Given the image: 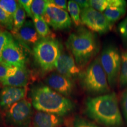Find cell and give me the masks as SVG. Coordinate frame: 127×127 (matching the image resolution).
<instances>
[{
    "mask_svg": "<svg viewBox=\"0 0 127 127\" xmlns=\"http://www.w3.org/2000/svg\"><path fill=\"white\" fill-rule=\"evenodd\" d=\"M27 58L20 44L12 38L5 46L2 54V62L17 67L26 66Z\"/></svg>",
    "mask_w": 127,
    "mask_h": 127,
    "instance_id": "10",
    "label": "cell"
},
{
    "mask_svg": "<svg viewBox=\"0 0 127 127\" xmlns=\"http://www.w3.org/2000/svg\"><path fill=\"white\" fill-rule=\"evenodd\" d=\"M121 106L124 118L127 125V88L125 89L121 95Z\"/></svg>",
    "mask_w": 127,
    "mask_h": 127,
    "instance_id": "30",
    "label": "cell"
},
{
    "mask_svg": "<svg viewBox=\"0 0 127 127\" xmlns=\"http://www.w3.org/2000/svg\"><path fill=\"white\" fill-rule=\"evenodd\" d=\"M32 20L36 31L41 38H54V35L51 32L48 25L44 20L43 17L34 16Z\"/></svg>",
    "mask_w": 127,
    "mask_h": 127,
    "instance_id": "18",
    "label": "cell"
},
{
    "mask_svg": "<svg viewBox=\"0 0 127 127\" xmlns=\"http://www.w3.org/2000/svg\"><path fill=\"white\" fill-rule=\"evenodd\" d=\"M33 55L36 63L45 72L55 69L61 52L59 42L54 38H41L33 47Z\"/></svg>",
    "mask_w": 127,
    "mask_h": 127,
    "instance_id": "5",
    "label": "cell"
},
{
    "mask_svg": "<svg viewBox=\"0 0 127 127\" xmlns=\"http://www.w3.org/2000/svg\"><path fill=\"white\" fill-rule=\"evenodd\" d=\"M48 87L63 96H69L74 88L72 79L65 77L58 72L51 74L45 79Z\"/></svg>",
    "mask_w": 127,
    "mask_h": 127,
    "instance_id": "12",
    "label": "cell"
},
{
    "mask_svg": "<svg viewBox=\"0 0 127 127\" xmlns=\"http://www.w3.org/2000/svg\"><path fill=\"white\" fill-rule=\"evenodd\" d=\"M127 5L121 6H114L107 8L104 12V15L111 23L113 24L120 20L125 15Z\"/></svg>",
    "mask_w": 127,
    "mask_h": 127,
    "instance_id": "19",
    "label": "cell"
},
{
    "mask_svg": "<svg viewBox=\"0 0 127 127\" xmlns=\"http://www.w3.org/2000/svg\"><path fill=\"white\" fill-rule=\"evenodd\" d=\"M12 37V35L9 32L4 31L0 32V63L2 62V54L5 46L9 42Z\"/></svg>",
    "mask_w": 127,
    "mask_h": 127,
    "instance_id": "27",
    "label": "cell"
},
{
    "mask_svg": "<svg viewBox=\"0 0 127 127\" xmlns=\"http://www.w3.org/2000/svg\"><path fill=\"white\" fill-rule=\"evenodd\" d=\"M68 11L71 20L76 27H79L82 24L81 21V10L75 1H69L68 2Z\"/></svg>",
    "mask_w": 127,
    "mask_h": 127,
    "instance_id": "21",
    "label": "cell"
},
{
    "mask_svg": "<svg viewBox=\"0 0 127 127\" xmlns=\"http://www.w3.org/2000/svg\"><path fill=\"white\" fill-rule=\"evenodd\" d=\"M43 18L55 30L68 29L72 25V20L68 12L57 7L51 1H48Z\"/></svg>",
    "mask_w": 127,
    "mask_h": 127,
    "instance_id": "9",
    "label": "cell"
},
{
    "mask_svg": "<svg viewBox=\"0 0 127 127\" xmlns=\"http://www.w3.org/2000/svg\"><path fill=\"white\" fill-rule=\"evenodd\" d=\"M90 4V7L101 12H104L107 8L114 6L127 5L124 0H91Z\"/></svg>",
    "mask_w": 127,
    "mask_h": 127,
    "instance_id": "17",
    "label": "cell"
},
{
    "mask_svg": "<svg viewBox=\"0 0 127 127\" xmlns=\"http://www.w3.org/2000/svg\"><path fill=\"white\" fill-rule=\"evenodd\" d=\"M72 127H99L93 122L82 118L80 117H76L73 120Z\"/></svg>",
    "mask_w": 127,
    "mask_h": 127,
    "instance_id": "28",
    "label": "cell"
},
{
    "mask_svg": "<svg viewBox=\"0 0 127 127\" xmlns=\"http://www.w3.org/2000/svg\"><path fill=\"white\" fill-rule=\"evenodd\" d=\"M64 123L63 117L42 111H37L33 118L34 127H60Z\"/></svg>",
    "mask_w": 127,
    "mask_h": 127,
    "instance_id": "15",
    "label": "cell"
},
{
    "mask_svg": "<svg viewBox=\"0 0 127 127\" xmlns=\"http://www.w3.org/2000/svg\"><path fill=\"white\" fill-rule=\"evenodd\" d=\"M55 69L58 73L70 79L79 77L81 73V69L77 66L72 55L62 50Z\"/></svg>",
    "mask_w": 127,
    "mask_h": 127,
    "instance_id": "11",
    "label": "cell"
},
{
    "mask_svg": "<svg viewBox=\"0 0 127 127\" xmlns=\"http://www.w3.org/2000/svg\"><path fill=\"white\" fill-rule=\"evenodd\" d=\"M15 36L21 44H23L25 47H28L30 45L34 46L41 38L36 31L33 21L32 22L30 20L25 21L23 27Z\"/></svg>",
    "mask_w": 127,
    "mask_h": 127,
    "instance_id": "14",
    "label": "cell"
},
{
    "mask_svg": "<svg viewBox=\"0 0 127 127\" xmlns=\"http://www.w3.org/2000/svg\"><path fill=\"white\" fill-rule=\"evenodd\" d=\"M18 67L14 66L7 64L0 63V80L14 75Z\"/></svg>",
    "mask_w": 127,
    "mask_h": 127,
    "instance_id": "26",
    "label": "cell"
},
{
    "mask_svg": "<svg viewBox=\"0 0 127 127\" xmlns=\"http://www.w3.org/2000/svg\"><path fill=\"white\" fill-rule=\"evenodd\" d=\"M48 3L47 0H34L31 6V12L34 16L43 17Z\"/></svg>",
    "mask_w": 127,
    "mask_h": 127,
    "instance_id": "23",
    "label": "cell"
},
{
    "mask_svg": "<svg viewBox=\"0 0 127 127\" xmlns=\"http://www.w3.org/2000/svg\"><path fill=\"white\" fill-rule=\"evenodd\" d=\"M26 93V88L5 86L0 91V107L8 109L15 103L24 99Z\"/></svg>",
    "mask_w": 127,
    "mask_h": 127,
    "instance_id": "13",
    "label": "cell"
},
{
    "mask_svg": "<svg viewBox=\"0 0 127 127\" xmlns=\"http://www.w3.org/2000/svg\"><path fill=\"white\" fill-rule=\"evenodd\" d=\"M75 1L78 5L81 11L83 10V9L91 7H90V1H87V0H77V1Z\"/></svg>",
    "mask_w": 127,
    "mask_h": 127,
    "instance_id": "33",
    "label": "cell"
},
{
    "mask_svg": "<svg viewBox=\"0 0 127 127\" xmlns=\"http://www.w3.org/2000/svg\"><path fill=\"white\" fill-rule=\"evenodd\" d=\"M99 58L109 87L115 88L118 83L121 65V54L118 48L113 45L107 46L103 49Z\"/></svg>",
    "mask_w": 127,
    "mask_h": 127,
    "instance_id": "6",
    "label": "cell"
},
{
    "mask_svg": "<svg viewBox=\"0 0 127 127\" xmlns=\"http://www.w3.org/2000/svg\"><path fill=\"white\" fill-rule=\"evenodd\" d=\"M82 88L93 95H104L110 93L107 75L103 69L99 58H95L88 64L79 75Z\"/></svg>",
    "mask_w": 127,
    "mask_h": 127,
    "instance_id": "4",
    "label": "cell"
},
{
    "mask_svg": "<svg viewBox=\"0 0 127 127\" xmlns=\"http://www.w3.org/2000/svg\"><path fill=\"white\" fill-rule=\"evenodd\" d=\"M51 2L60 8L64 9L65 11L68 9V2L66 1H65V0H52Z\"/></svg>",
    "mask_w": 127,
    "mask_h": 127,
    "instance_id": "32",
    "label": "cell"
},
{
    "mask_svg": "<svg viewBox=\"0 0 127 127\" xmlns=\"http://www.w3.org/2000/svg\"><path fill=\"white\" fill-rule=\"evenodd\" d=\"M32 0H20L18 1L19 4L23 7L25 12L27 14L28 17L33 18V15L31 12V6L32 4Z\"/></svg>",
    "mask_w": 127,
    "mask_h": 127,
    "instance_id": "31",
    "label": "cell"
},
{
    "mask_svg": "<svg viewBox=\"0 0 127 127\" xmlns=\"http://www.w3.org/2000/svg\"><path fill=\"white\" fill-rule=\"evenodd\" d=\"M18 2L14 0H0V7L9 15L14 17L17 8Z\"/></svg>",
    "mask_w": 127,
    "mask_h": 127,
    "instance_id": "24",
    "label": "cell"
},
{
    "mask_svg": "<svg viewBox=\"0 0 127 127\" xmlns=\"http://www.w3.org/2000/svg\"><path fill=\"white\" fill-rule=\"evenodd\" d=\"M30 79V71L26 66L18 67L14 75L0 80V83L4 86L26 88Z\"/></svg>",
    "mask_w": 127,
    "mask_h": 127,
    "instance_id": "16",
    "label": "cell"
},
{
    "mask_svg": "<svg viewBox=\"0 0 127 127\" xmlns=\"http://www.w3.org/2000/svg\"><path fill=\"white\" fill-rule=\"evenodd\" d=\"M31 98L35 109L61 117L70 114L75 107L70 99L45 85L32 89Z\"/></svg>",
    "mask_w": 127,
    "mask_h": 127,
    "instance_id": "3",
    "label": "cell"
},
{
    "mask_svg": "<svg viewBox=\"0 0 127 127\" xmlns=\"http://www.w3.org/2000/svg\"><path fill=\"white\" fill-rule=\"evenodd\" d=\"M66 46L80 69L91 63L99 51L96 36L93 32L84 27H79L69 35Z\"/></svg>",
    "mask_w": 127,
    "mask_h": 127,
    "instance_id": "2",
    "label": "cell"
},
{
    "mask_svg": "<svg viewBox=\"0 0 127 127\" xmlns=\"http://www.w3.org/2000/svg\"><path fill=\"white\" fill-rule=\"evenodd\" d=\"M1 30H0V32H1Z\"/></svg>",
    "mask_w": 127,
    "mask_h": 127,
    "instance_id": "34",
    "label": "cell"
},
{
    "mask_svg": "<svg viewBox=\"0 0 127 127\" xmlns=\"http://www.w3.org/2000/svg\"><path fill=\"white\" fill-rule=\"evenodd\" d=\"M25 19H26V12L23 7L18 3V8L13 17L14 24L13 29L11 31L12 35L15 36L18 33L26 21Z\"/></svg>",
    "mask_w": 127,
    "mask_h": 127,
    "instance_id": "20",
    "label": "cell"
},
{
    "mask_svg": "<svg viewBox=\"0 0 127 127\" xmlns=\"http://www.w3.org/2000/svg\"><path fill=\"white\" fill-rule=\"evenodd\" d=\"M32 115V104L24 99L9 108L6 114V122L14 127H29Z\"/></svg>",
    "mask_w": 127,
    "mask_h": 127,
    "instance_id": "7",
    "label": "cell"
},
{
    "mask_svg": "<svg viewBox=\"0 0 127 127\" xmlns=\"http://www.w3.org/2000/svg\"><path fill=\"white\" fill-rule=\"evenodd\" d=\"M118 30L123 44L127 48V17L119 24Z\"/></svg>",
    "mask_w": 127,
    "mask_h": 127,
    "instance_id": "29",
    "label": "cell"
},
{
    "mask_svg": "<svg viewBox=\"0 0 127 127\" xmlns=\"http://www.w3.org/2000/svg\"><path fill=\"white\" fill-rule=\"evenodd\" d=\"M118 83L120 88L127 87V50L121 53V65Z\"/></svg>",
    "mask_w": 127,
    "mask_h": 127,
    "instance_id": "22",
    "label": "cell"
},
{
    "mask_svg": "<svg viewBox=\"0 0 127 127\" xmlns=\"http://www.w3.org/2000/svg\"><path fill=\"white\" fill-rule=\"evenodd\" d=\"M85 112L89 118L107 127H122L124 125L118 98L114 93L87 98Z\"/></svg>",
    "mask_w": 127,
    "mask_h": 127,
    "instance_id": "1",
    "label": "cell"
},
{
    "mask_svg": "<svg viewBox=\"0 0 127 127\" xmlns=\"http://www.w3.org/2000/svg\"><path fill=\"white\" fill-rule=\"evenodd\" d=\"M81 21L82 25H85L92 32L104 34L112 29L113 24L111 23L102 12L92 7L81 11Z\"/></svg>",
    "mask_w": 127,
    "mask_h": 127,
    "instance_id": "8",
    "label": "cell"
},
{
    "mask_svg": "<svg viewBox=\"0 0 127 127\" xmlns=\"http://www.w3.org/2000/svg\"><path fill=\"white\" fill-rule=\"evenodd\" d=\"M13 17L0 7V25L6 29L12 31L13 29Z\"/></svg>",
    "mask_w": 127,
    "mask_h": 127,
    "instance_id": "25",
    "label": "cell"
}]
</instances>
